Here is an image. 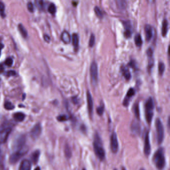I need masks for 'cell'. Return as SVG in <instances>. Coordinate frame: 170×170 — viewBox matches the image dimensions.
<instances>
[{
    "mask_svg": "<svg viewBox=\"0 0 170 170\" xmlns=\"http://www.w3.org/2000/svg\"><path fill=\"white\" fill-rule=\"evenodd\" d=\"M140 170H145V169H143V168H141V169H140Z\"/></svg>",
    "mask_w": 170,
    "mask_h": 170,
    "instance_id": "obj_46",
    "label": "cell"
},
{
    "mask_svg": "<svg viewBox=\"0 0 170 170\" xmlns=\"http://www.w3.org/2000/svg\"><path fill=\"white\" fill-rule=\"evenodd\" d=\"M4 107L6 109L11 110L15 108V106L13 103H11V102L6 101L5 103L4 104Z\"/></svg>",
    "mask_w": 170,
    "mask_h": 170,
    "instance_id": "obj_27",
    "label": "cell"
},
{
    "mask_svg": "<svg viewBox=\"0 0 170 170\" xmlns=\"http://www.w3.org/2000/svg\"><path fill=\"white\" fill-rule=\"evenodd\" d=\"M159 73L160 75H163L165 69V65L163 62H160L159 64Z\"/></svg>",
    "mask_w": 170,
    "mask_h": 170,
    "instance_id": "obj_29",
    "label": "cell"
},
{
    "mask_svg": "<svg viewBox=\"0 0 170 170\" xmlns=\"http://www.w3.org/2000/svg\"><path fill=\"white\" fill-rule=\"evenodd\" d=\"M168 30V22L167 19L164 20L162 26V34L163 37H165L167 34Z\"/></svg>",
    "mask_w": 170,
    "mask_h": 170,
    "instance_id": "obj_19",
    "label": "cell"
},
{
    "mask_svg": "<svg viewBox=\"0 0 170 170\" xmlns=\"http://www.w3.org/2000/svg\"><path fill=\"white\" fill-rule=\"evenodd\" d=\"M135 115L138 119H140V111H139V107L138 104H136L134 107Z\"/></svg>",
    "mask_w": 170,
    "mask_h": 170,
    "instance_id": "obj_33",
    "label": "cell"
},
{
    "mask_svg": "<svg viewBox=\"0 0 170 170\" xmlns=\"http://www.w3.org/2000/svg\"><path fill=\"white\" fill-rule=\"evenodd\" d=\"M131 129L134 134H139L141 132V127L140 124L136 122H134L131 125Z\"/></svg>",
    "mask_w": 170,
    "mask_h": 170,
    "instance_id": "obj_16",
    "label": "cell"
},
{
    "mask_svg": "<svg viewBox=\"0 0 170 170\" xmlns=\"http://www.w3.org/2000/svg\"><path fill=\"white\" fill-rule=\"evenodd\" d=\"M90 76H91V81L93 85H96L98 81V66L95 61H93L91 63L90 69Z\"/></svg>",
    "mask_w": 170,
    "mask_h": 170,
    "instance_id": "obj_6",
    "label": "cell"
},
{
    "mask_svg": "<svg viewBox=\"0 0 170 170\" xmlns=\"http://www.w3.org/2000/svg\"><path fill=\"white\" fill-rule=\"evenodd\" d=\"M145 117L148 124L151 123L153 115H154V102L153 98L149 97L146 102L145 103Z\"/></svg>",
    "mask_w": 170,
    "mask_h": 170,
    "instance_id": "obj_3",
    "label": "cell"
},
{
    "mask_svg": "<svg viewBox=\"0 0 170 170\" xmlns=\"http://www.w3.org/2000/svg\"><path fill=\"white\" fill-rule=\"evenodd\" d=\"M122 170H126L125 169H124V168H122Z\"/></svg>",
    "mask_w": 170,
    "mask_h": 170,
    "instance_id": "obj_45",
    "label": "cell"
},
{
    "mask_svg": "<svg viewBox=\"0 0 170 170\" xmlns=\"http://www.w3.org/2000/svg\"><path fill=\"white\" fill-rule=\"evenodd\" d=\"M34 170H41V168L39 167H37Z\"/></svg>",
    "mask_w": 170,
    "mask_h": 170,
    "instance_id": "obj_44",
    "label": "cell"
},
{
    "mask_svg": "<svg viewBox=\"0 0 170 170\" xmlns=\"http://www.w3.org/2000/svg\"><path fill=\"white\" fill-rule=\"evenodd\" d=\"M6 75H7V77H11V76H14L16 75V71L14 70H10V71H7Z\"/></svg>",
    "mask_w": 170,
    "mask_h": 170,
    "instance_id": "obj_41",
    "label": "cell"
},
{
    "mask_svg": "<svg viewBox=\"0 0 170 170\" xmlns=\"http://www.w3.org/2000/svg\"><path fill=\"white\" fill-rule=\"evenodd\" d=\"M36 6H37L38 8L39 9L42 10L44 9V2L42 1H36Z\"/></svg>",
    "mask_w": 170,
    "mask_h": 170,
    "instance_id": "obj_37",
    "label": "cell"
},
{
    "mask_svg": "<svg viewBox=\"0 0 170 170\" xmlns=\"http://www.w3.org/2000/svg\"><path fill=\"white\" fill-rule=\"evenodd\" d=\"M82 170H85V168H84V169H82Z\"/></svg>",
    "mask_w": 170,
    "mask_h": 170,
    "instance_id": "obj_47",
    "label": "cell"
},
{
    "mask_svg": "<svg viewBox=\"0 0 170 170\" xmlns=\"http://www.w3.org/2000/svg\"><path fill=\"white\" fill-rule=\"evenodd\" d=\"M95 36L92 34L90 37L89 41V45L90 47H93L94 45L95 44Z\"/></svg>",
    "mask_w": 170,
    "mask_h": 170,
    "instance_id": "obj_34",
    "label": "cell"
},
{
    "mask_svg": "<svg viewBox=\"0 0 170 170\" xmlns=\"http://www.w3.org/2000/svg\"><path fill=\"white\" fill-rule=\"evenodd\" d=\"M28 149L26 147H25L22 149L15 151L12 153L9 158V162L11 164H15L28 152Z\"/></svg>",
    "mask_w": 170,
    "mask_h": 170,
    "instance_id": "obj_4",
    "label": "cell"
},
{
    "mask_svg": "<svg viewBox=\"0 0 170 170\" xmlns=\"http://www.w3.org/2000/svg\"><path fill=\"white\" fill-rule=\"evenodd\" d=\"M147 54L148 55L149 57H152L153 55V50L151 48H149V49L147 50Z\"/></svg>",
    "mask_w": 170,
    "mask_h": 170,
    "instance_id": "obj_40",
    "label": "cell"
},
{
    "mask_svg": "<svg viewBox=\"0 0 170 170\" xmlns=\"http://www.w3.org/2000/svg\"><path fill=\"white\" fill-rule=\"evenodd\" d=\"M156 129V136L158 144L162 143L164 138V128L162 123L160 119L157 118L155 122Z\"/></svg>",
    "mask_w": 170,
    "mask_h": 170,
    "instance_id": "obj_5",
    "label": "cell"
},
{
    "mask_svg": "<svg viewBox=\"0 0 170 170\" xmlns=\"http://www.w3.org/2000/svg\"><path fill=\"white\" fill-rule=\"evenodd\" d=\"M26 138L24 135H21L16 138L14 143V148L15 151L22 149L25 147Z\"/></svg>",
    "mask_w": 170,
    "mask_h": 170,
    "instance_id": "obj_7",
    "label": "cell"
},
{
    "mask_svg": "<svg viewBox=\"0 0 170 170\" xmlns=\"http://www.w3.org/2000/svg\"><path fill=\"white\" fill-rule=\"evenodd\" d=\"M11 131L12 129L9 127L0 131V144H4L7 141Z\"/></svg>",
    "mask_w": 170,
    "mask_h": 170,
    "instance_id": "obj_11",
    "label": "cell"
},
{
    "mask_svg": "<svg viewBox=\"0 0 170 170\" xmlns=\"http://www.w3.org/2000/svg\"><path fill=\"white\" fill-rule=\"evenodd\" d=\"M13 117L17 121L22 122L25 118V115L22 112H17L14 114Z\"/></svg>",
    "mask_w": 170,
    "mask_h": 170,
    "instance_id": "obj_20",
    "label": "cell"
},
{
    "mask_svg": "<svg viewBox=\"0 0 170 170\" xmlns=\"http://www.w3.org/2000/svg\"><path fill=\"white\" fill-rule=\"evenodd\" d=\"M153 161L157 169L161 170L164 168L166 165V159L163 148L161 147L156 151L153 155Z\"/></svg>",
    "mask_w": 170,
    "mask_h": 170,
    "instance_id": "obj_1",
    "label": "cell"
},
{
    "mask_svg": "<svg viewBox=\"0 0 170 170\" xmlns=\"http://www.w3.org/2000/svg\"><path fill=\"white\" fill-rule=\"evenodd\" d=\"M65 154L66 158L69 159L71 158L72 153H71L70 146H69V144H66L65 145Z\"/></svg>",
    "mask_w": 170,
    "mask_h": 170,
    "instance_id": "obj_23",
    "label": "cell"
},
{
    "mask_svg": "<svg viewBox=\"0 0 170 170\" xmlns=\"http://www.w3.org/2000/svg\"><path fill=\"white\" fill-rule=\"evenodd\" d=\"M48 11L49 13L51 14L52 15H54L56 14V11H57V8L54 4L52 3L49 6L48 8Z\"/></svg>",
    "mask_w": 170,
    "mask_h": 170,
    "instance_id": "obj_25",
    "label": "cell"
},
{
    "mask_svg": "<svg viewBox=\"0 0 170 170\" xmlns=\"http://www.w3.org/2000/svg\"><path fill=\"white\" fill-rule=\"evenodd\" d=\"M42 132V126L40 123L36 124L30 131V135L34 140H36L40 137Z\"/></svg>",
    "mask_w": 170,
    "mask_h": 170,
    "instance_id": "obj_8",
    "label": "cell"
},
{
    "mask_svg": "<svg viewBox=\"0 0 170 170\" xmlns=\"http://www.w3.org/2000/svg\"><path fill=\"white\" fill-rule=\"evenodd\" d=\"M146 39L147 41H150L153 37V29L150 25H146L145 26Z\"/></svg>",
    "mask_w": 170,
    "mask_h": 170,
    "instance_id": "obj_14",
    "label": "cell"
},
{
    "mask_svg": "<svg viewBox=\"0 0 170 170\" xmlns=\"http://www.w3.org/2000/svg\"><path fill=\"white\" fill-rule=\"evenodd\" d=\"M135 43L136 46L140 47L142 45L143 43L142 39L141 38V34H137L135 37Z\"/></svg>",
    "mask_w": 170,
    "mask_h": 170,
    "instance_id": "obj_24",
    "label": "cell"
},
{
    "mask_svg": "<svg viewBox=\"0 0 170 170\" xmlns=\"http://www.w3.org/2000/svg\"><path fill=\"white\" fill-rule=\"evenodd\" d=\"M117 5L120 9H124L126 6V2L125 1H121V0H118L116 1Z\"/></svg>",
    "mask_w": 170,
    "mask_h": 170,
    "instance_id": "obj_26",
    "label": "cell"
},
{
    "mask_svg": "<svg viewBox=\"0 0 170 170\" xmlns=\"http://www.w3.org/2000/svg\"><path fill=\"white\" fill-rule=\"evenodd\" d=\"M44 40L46 42H50V38L49 36L47 35V34H45L44 37Z\"/></svg>",
    "mask_w": 170,
    "mask_h": 170,
    "instance_id": "obj_42",
    "label": "cell"
},
{
    "mask_svg": "<svg viewBox=\"0 0 170 170\" xmlns=\"http://www.w3.org/2000/svg\"><path fill=\"white\" fill-rule=\"evenodd\" d=\"M114 170H117L116 169H114Z\"/></svg>",
    "mask_w": 170,
    "mask_h": 170,
    "instance_id": "obj_48",
    "label": "cell"
},
{
    "mask_svg": "<svg viewBox=\"0 0 170 170\" xmlns=\"http://www.w3.org/2000/svg\"><path fill=\"white\" fill-rule=\"evenodd\" d=\"M18 29H19V31L20 33L22 34V36L24 38H26L28 37V33L26 31L25 28L24 27V26L22 25V24H20L18 26Z\"/></svg>",
    "mask_w": 170,
    "mask_h": 170,
    "instance_id": "obj_22",
    "label": "cell"
},
{
    "mask_svg": "<svg viewBox=\"0 0 170 170\" xmlns=\"http://www.w3.org/2000/svg\"><path fill=\"white\" fill-rule=\"evenodd\" d=\"M151 144L149 138V132L147 131L145 134V140H144V152L146 156H148L151 153Z\"/></svg>",
    "mask_w": 170,
    "mask_h": 170,
    "instance_id": "obj_9",
    "label": "cell"
},
{
    "mask_svg": "<svg viewBox=\"0 0 170 170\" xmlns=\"http://www.w3.org/2000/svg\"><path fill=\"white\" fill-rule=\"evenodd\" d=\"M131 34H132V32L131 30L130 26H126V30H125V32H124V35H125L126 38H129L130 37Z\"/></svg>",
    "mask_w": 170,
    "mask_h": 170,
    "instance_id": "obj_31",
    "label": "cell"
},
{
    "mask_svg": "<svg viewBox=\"0 0 170 170\" xmlns=\"http://www.w3.org/2000/svg\"><path fill=\"white\" fill-rule=\"evenodd\" d=\"M87 101L89 114L90 117L92 118L93 112V101L91 93L89 91H87Z\"/></svg>",
    "mask_w": 170,
    "mask_h": 170,
    "instance_id": "obj_12",
    "label": "cell"
},
{
    "mask_svg": "<svg viewBox=\"0 0 170 170\" xmlns=\"http://www.w3.org/2000/svg\"><path fill=\"white\" fill-rule=\"evenodd\" d=\"M57 119L58 121L63 122L66 121L68 119V118L65 115H61L57 117Z\"/></svg>",
    "mask_w": 170,
    "mask_h": 170,
    "instance_id": "obj_36",
    "label": "cell"
},
{
    "mask_svg": "<svg viewBox=\"0 0 170 170\" xmlns=\"http://www.w3.org/2000/svg\"><path fill=\"white\" fill-rule=\"evenodd\" d=\"M4 45L3 44L0 43V56H1V50L2 49L4 48Z\"/></svg>",
    "mask_w": 170,
    "mask_h": 170,
    "instance_id": "obj_43",
    "label": "cell"
},
{
    "mask_svg": "<svg viewBox=\"0 0 170 170\" xmlns=\"http://www.w3.org/2000/svg\"><path fill=\"white\" fill-rule=\"evenodd\" d=\"M27 7H28V9L30 13H33L34 11V5L32 2H29L27 4Z\"/></svg>",
    "mask_w": 170,
    "mask_h": 170,
    "instance_id": "obj_39",
    "label": "cell"
},
{
    "mask_svg": "<svg viewBox=\"0 0 170 170\" xmlns=\"http://www.w3.org/2000/svg\"><path fill=\"white\" fill-rule=\"evenodd\" d=\"M13 64V59L11 57H9L5 61V65L8 66H11Z\"/></svg>",
    "mask_w": 170,
    "mask_h": 170,
    "instance_id": "obj_38",
    "label": "cell"
},
{
    "mask_svg": "<svg viewBox=\"0 0 170 170\" xmlns=\"http://www.w3.org/2000/svg\"><path fill=\"white\" fill-rule=\"evenodd\" d=\"M94 151L98 158L100 161H103L105 158V152L103 148L101 140L98 135L95 136V139L93 142Z\"/></svg>",
    "mask_w": 170,
    "mask_h": 170,
    "instance_id": "obj_2",
    "label": "cell"
},
{
    "mask_svg": "<svg viewBox=\"0 0 170 170\" xmlns=\"http://www.w3.org/2000/svg\"><path fill=\"white\" fill-rule=\"evenodd\" d=\"M135 94V90L133 88H130L128 90L127 93L126 98L124 99L123 101V105L125 106H127L129 103V99L131 97H132V96H134Z\"/></svg>",
    "mask_w": 170,
    "mask_h": 170,
    "instance_id": "obj_15",
    "label": "cell"
},
{
    "mask_svg": "<svg viewBox=\"0 0 170 170\" xmlns=\"http://www.w3.org/2000/svg\"><path fill=\"white\" fill-rule=\"evenodd\" d=\"M73 45L75 49H77L79 45V37L76 33L73 34L72 36Z\"/></svg>",
    "mask_w": 170,
    "mask_h": 170,
    "instance_id": "obj_21",
    "label": "cell"
},
{
    "mask_svg": "<svg viewBox=\"0 0 170 170\" xmlns=\"http://www.w3.org/2000/svg\"><path fill=\"white\" fill-rule=\"evenodd\" d=\"M40 154H41L40 151L37 150L34 152L31 155V157H30L31 160H32V163L34 165H36L38 163L39 158H40Z\"/></svg>",
    "mask_w": 170,
    "mask_h": 170,
    "instance_id": "obj_17",
    "label": "cell"
},
{
    "mask_svg": "<svg viewBox=\"0 0 170 170\" xmlns=\"http://www.w3.org/2000/svg\"><path fill=\"white\" fill-rule=\"evenodd\" d=\"M5 6L4 3L2 2H0V15L2 16V17H5Z\"/></svg>",
    "mask_w": 170,
    "mask_h": 170,
    "instance_id": "obj_28",
    "label": "cell"
},
{
    "mask_svg": "<svg viewBox=\"0 0 170 170\" xmlns=\"http://www.w3.org/2000/svg\"><path fill=\"white\" fill-rule=\"evenodd\" d=\"M123 75L127 80H129L131 78V73L127 69H125L123 70Z\"/></svg>",
    "mask_w": 170,
    "mask_h": 170,
    "instance_id": "obj_35",
    "label": "cell"
},
{
    "mask_svg": "<svg viewBox=\"0 0 170 170\" xmlns=\"http://www.w3.org/2000/svg\"><path fill=\"white\" fill-rule=\"evenodd\" d=\"M119 149L118 141L117 136L115 132L112 133L111 136V149L112 152L116 153Z\"/></svg>",
    "mask_w": 170,
    "mask_h": 170,
    "instance_id": "obj_10",
    "label": "cell"
},
{
    "mask_svg": "<svg viewBox=\"0 0 170 170\" xmlns=\"http://www.w3.org/2000/svg\"><path fill=\"white\" fill-rule=\"evenodd\" d=\"M61 39L65 44H69L71 41V37L70 34L66 31H64L62 32L61 35Z\"/></svg>",
    "mask_w": 170,
    "mask_h": 170,
    "instance_id": "obj_18",
    "label": "cell"
},
{
    "mask_svg": "<svg viewBox=\"0 0 170 170\" xmlns=\"http://www.w3.org/2000/svg\"><path fill=\"white\" fill-rule=\"evenodd\" d=\"M32 165L30 161L28 159H24L20 164L19 170H31Z\"/></svg>",
    "mask_w": 170,
    "mask_h": 170,
    "instance_id": "obj_13",
    "label": "cell"
},
{
    "mask_svg": "<svg viewBox=\"0 0 170 170\" xmlns=\"http://www.w3.org/2000/svg\"><path fill=\"white\" fill-rule=\"evenodd\" d=\"M104 111V106L103 104H101L96 109V112L99 116H102L103 115Z\"/></svg>",
    "mask_w": 170,
    "mask_h": 170,
    "instance_id": "obj_32",
    "label": "cell"
},
{
    "mask_svg": "<svg viewBox=\"0 0 170 170\" xmlns=\"http://www.w3.org/2000/svg\"><path fill=\"white\" fill-rule=\"evenodd\" d=\"M94 11H95V14L96 16H97L99 18H102L103 17V13L102 12L101 10L100 9L99 7L96 6L94 8Z\"/></svg>",
    "mask_w": 170,
    "mask_h": 170,
    "instance_id": "obj_30",
    "label": "cell"
}]
</instances>
